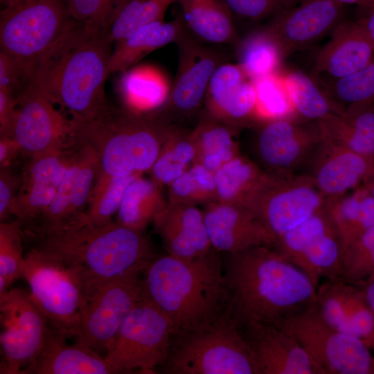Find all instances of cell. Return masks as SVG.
Returning a JSON list of instances; mask_svg holds the SVG:
<instances>
[{
    "instance_id": "obj_46",
    "label": "cell",
    "mask_w": 374,
    "mask_h": 374,
    "mask_svg": "<svg viewBox=\"0 0 374 374\" xmlns=\"http://www.w3.org/2000/svg\"><path fill=\"white\" fill-rule=\"evenodd\" d=\"M20 224L18 220L0 223V295L23 277L24 257Z\"/></svg>"
},
{
    "instance_id": "obj_2",
    "label": "cell",
    "mask_w": 374,
    "mask_h": 374,
    "mask_svg": "<svg viewBox=\"0 0 374 374\" xmlns=\"http://www.w3.org/2000/svg\"><path fill=\"white\" fill-rule=\"evenodd\" d=\"M228 312L235 325L259 321L280 325L312 305L317 287L276 245L226 254Z\"/></svg>"
},
{
    "instance_id": "obj_6",
    "label": "cell",
    "mask_w": 374,
    "mask_h": 374,
    "mask_svg": "<svg viewBox=\"0 0 374 374\" xmlns=\"http://www.w3.org/2000/svg\"><path fill=\"white\" fill-rule=\"evenodd\" d=\"M161 368L169 374H258L228 310L203 328L172 335L168 357Z\"/></svg>"
},
{
    "instance_id": "obj_4",
    "label": "cell",
    "mask_w": 374,
    "mask_h": 374,
    "mask_svg": "<svg viewBox=\"0 0 374 374\" xmlns=\"http://www.w3.org/2000/svg\"><path fill=\"white\" fill-rule=\"evenodd\" d=\"M71 120L72 146L86 144L97 152L100 180L150 171L177 128L157 112L140 114L109 105L92 118Z\"/></svg>"
},
{
    "instance_id": "obj_60",
    "label": "cell",
    "mask_w": 374,
    "mask_h": 374,
    "mask_svg": "<svg viewBox=\"0 0 374 374\" xmlns=\"http://www.w3.org/2000/svg\"><path fill=\"white\" fill-rule=\"evenodd\" d=\"M373 373H374V357H373Z\"/></svg>"
},
{
    "instance_id": "obj_19",
    "label": "cell",
    "mask_w": 374,
    "mask_h": 374,
    "mask_svg": "<svg viewBox=\"0 0 374 374\" xmlns=\"http://www.w3.org/2000/svg\"><path fill=\"white\" fill-rule=\"evenodd\" d=\"M258 374H326L283 326L247 321L237 325Z\"/></svg>"
},
{
    "instance_id": "obj_32",
    "label": "cell",
    "mask_w": 374,
    "mask_h": 374,
    "mask_svg": "<svg viewBox=\"0 0 374 374\" xmlns=\"http://www.w3.org/2000/svg\"><path fill=\"white\" fill-rule=\"evenodd\" d=\"M325 212L344 249L374 225V200L363 185L326 199Z\"/></svg>"
},
{
    "instance_id": "obj_7",
    "label": "cell",
    "mask_w": 374,
    "mask_h": 374,
    "mask_svg": "<svg viewBox=\"0 0 374 374\" xmlns=\"http://www.w3.org/2000/svg\"><path fill=\"white\" fill-rule=\"evenodd\" d=\"M23 277L51 327L66 338L76 337L83 300L81 275L37 248L24 256Z\"/></svg>"
},
{
    "instance_id": "obj_27",
    "label": "cell",
    "mask_w": 374,
    "mask_h": 374,
    "mask_svg": "<svg viewBox=\"0 0 374 374\" xmlns=\"http://www.w3.org/2000/svg\"><path fill=\"white\" fill-rule=\"evenodd\" d=\"M152 222L167 254L193 258L213 249L203 211L197 206L168 203Z\"/></svg>"
},
{
    "instance_id": "obj_50",
    "label": "cell",
    "mask_w": 374,
    "mask_h": 374,
    "mask_svg": "<svg viewBox=\"0 0 374 374\" xmlns=\"http://www.w3.org/2000/svg\"><path fill=\"white\" fill-rule=\"evenodd\" d=\"M20 185V176L12 173L9 168L0 171V220L3 222L11 214V206Z\"/></svg>"
},
{
    "instance_id": "obj_14",
    "label": "cell",
    "mask_w": 374,
    "mask_h": 374,
    "mask_svg": "<svg viewBox=\"0 0 374 374\" xmlns=\"http://www.w3.org/2000/svg\"><path fill=\"white\" fill-rule=\"evenodd\" d=\"M0 310L3 326L1 373L21 374L42 352L48 322L30 294L20 289L0 295Z\"/></svg>"
},
{
    "instance_id": "obj_57",
    "label": "cell",
    "mask_w": 374,
    "mask_h": 374,
    "mask_svg": "<svg viewBox=\"0 0 374 374\" xmlns=\"http://www.w3.org/2000/svg\"><path fill=\"white\" fill-rule=\"evenodd\" d=\"M5 8L12 7L19 3L21 0H0Z\"/></svg>"
},
{
    "instance_id": "obj_30",
    "label": "cell",
    "mask_w": 374,
    "mask_h": 374,
    "mask_svg": "<svg viewBox=\"0 0 374 374\" xmlns=\"http://www.w3.org/2000/svg\"><path fill=\"white\" fill-rule=\"evenodd\" d=\"M317 123L323 141L374 159V103L350 107Z\"/></svg>"
},
{
    "instance_id": "obj_33",
    "label": "cell",
    "mask_w": 374,
    "mask_h": 374,
    "mask_svg": "<svg viewBox=\"0 0 374 374\" xmlns=\"http://www.w3.org/2000/svg\"><path fill=\"white\" fill-rule=\"evenodd\" d=\"M239 130L204 113L189 132L195 150L194 163L214 173L224 163L240 154L237 141Z\"/></svg>"
},
{
    "instance_id": "obj_48",
    "label": "cell",
    "mask_w": 374,
    "mask_h": 374,
    "mask_svg": "<svg viewBox=\"0 0 374 374\" xmlns=\"http://www.w3.org/2000/svg\"><path fill=\"white\" fill-rule=\"evenodd\" d=\"M234 14L251 21L275 16L286 9L283 0H224Z\"/></svg>"
},
{
    "instance_id": "obj_26",
    "label": "cell",
    "mask_w": 374,
    "mask_h": 374,
    "mask_svg": "<svg viewBox=\"0 0 374 374\" xmlns=\"http://www.w3.org/2000/svg\"><path fill=\"white\" fill-rule=\"evenodd\" d=\"M374 167V159L323 141L306 174L326 199L358 187Z\"/></svg>"
},
{
    "instance_id": "obj_44",
    "label": "cell",
    "mask_w": 374,
    "mask_h": 374,
    "mask_svg": "<svg viewBox=\"0 0 374 374\" xmlns=\"http://www.w3.org/2000/svg\"><path fill=\"white\" fill-rule=\"evenodd\" d=\"M341 278L361 286L374 279V225L343 251Z\"/></svg>"
},
{
    "instance_id": "obj_47",
    "label": "cell",
    "mask_w": 374,
    "mask_h": 374,
    "mask_svg": "<svg viewBox=\"0 0 374 374\" xmlns=\"http://www.w3.org/2000/svg\"><path fill=\"white\" fill-rule=\"evenodd\" d=\"M127 0H64L71 17L107 31L121 7Z\"/></svg>"
},
{
    "instance_id": "obj_23",
    "label": "cell",
    "mask_w": 374,
    "mask_h": 374,
    "mask_svg": "<svg viewBox=\"0 0 374 374\" xmlns=\"http://www.w3.org/2000/svg\"><path fill=\"white\" fill-rule=\"evenodd\" d=\"M204 113L238 130L258 123L254 81L238 64L222 63L213 73Z\"/></svg>"
},
{
    "instance_id": "obj_13",
    "label": "cell",
    "mask_w": 374,
    "mask_h": 374,
    "mask_svg": "<svg viewBox=\"0 0 374 374\" xmlns=\"http://www.w3.org/2000/svg\"><path fill=\"white\" fill-rule=\"evenodd\" d=\"M260 123L254 144L257 164L277 176L307 173L323 143L317 123L283 118Z\"/></svg>"
},
{
    "instance_id": "obj_43",
    "label": "cell",
    "mask_w": 374,
    "mask_h": 374,
    "mask_svg": "<svg viewBox=\"0 0 374 374\" xmlns=\"http://www.w3.org/2000/svg\"><path fill=\"white\" fill-rule=\"evenodd\" d=\"M323 89L343 113L355 105L374 103V59L355 73Z\"/></svg>"
},
{
    "instance_id": "obj_17",
    "label": "cell",
    "mask_w": 374,
    "mask_h": 374,
    "mask_svg": "<svg viewBox=\"0 0 374 374\" xmlns=\"http://www.w3.org/2000/svg\"><path fill=\"white\" fill-rule=\"evenodd\" d=\"M70 159L51 204L39 217L44 236L79 224L100 172L97 152L86 144L72 146Z\"/></svg>"
},
{
    "instance_id": "obj_40",
    "label": "cell",
    "mask_w": 374,
    "mask_h": 374,
    "mask_svg": "<svg viewBox=\"0 0 374 374\" xmlns=\"http://www.w3.org/2000/svg\"><path fill=\"white\" fill-rule=\"evenodd\" d=\"M177 1L127 0L107 29L109 39L116 43L145 24L163 20L168 8Z\"/></svg>"
},
{
    "instance_id": "obj_56",
    "label": "cell",
    "mask_w": 374,
    "mask_h": 374,
    "mask_svg": "<svg viewBox=\"0 0 374 374\" xmlns=\"http://www.w3.org/2000/svg\"><path fill=\"white\" fill-rule=\"evenodd\" d=\"M374 6V0H360L357 9L359 16L364 14L368 10Z\"/></svg>"
},
{
    "instance_id": "obj_55",
    "label": "cell",
    "mask_w": 374,
    "mask_h": 374,
    "mask_svg": "<svg viewBox=\"0 0 374 374\" xmlns=\"http://www.w3.org/2000/svg\"><path fill=\"white\" fill-rule=\"evenodd\" d=\"M374 200V167L364 180L362 184Z\"/></svg>"
},
{
    "instance_id": "obj_39",
    "label": "cell",
    "mask_w": 374,
    "mask_h": 374,
    "mask_svg": "<svg viewBox=\"0 0 374 374\" xmlns=\"http://www.w3.org/2000/svg\"><path fill=\"white\" fill-rule=\"evenodd\" d=\"M195 159L194 144L187 132L177 127L165 143L150 172L161 186H168L190 166Z\"/></svg>"
},
{
    "instance_id": "obj_9",
    "label": "cell",
    "mask_w": 374,
    "mask_h": 374,
    "mask_svg": "<svg viewBox=\"0 0 374 374\" xmlns=\"http://www.w3.org/2000/svg\"><path fill=\"white\" fill-rule=\"evenodd\" d=\"M71 19L64 0H21L1 12V50L19 61L30 82L36 63Z\"/></svg>"
},
{
    "instance_id": "obj_45",
    "label": "cell",
    "mask_w": 374,
    "mask_h": 374,
    "mask_svg": "<svg viewBox=\"0 0 374 374\" xmlns=\"http://www.w3.org/2000/svg\"><path fill=\"white\" fill-rule=\"evenodd\" d=\"M253 81L257 93L258 123L296 118L279 71Z\"/></svg>"
},
{
    "instance_id": "obj_22",
    "label": "cell",
    "mask_w": 374,
    "mask_h": 374,
    "mask_svg": "<svg viewBox=\"0 0 374 374\" xmlns=\"http://www.w3.org/2000/svg\"><path fill=\"white\" fill-rule=\"evenodd\" d=\"M204 222L212 247L233 254L262 245H276L277 238L244 206L213 202L204 205Z\"/></svg>"
},
{
    "instance_id": "obj_21",
    "label": "cell",
    "mask_w": 374,
    "mask_h": 374,
    "mask_svg": "<svg viewBox=\"0 0 374 374\" xmlns=\"http://www.w3.org/2000/svg\"><path fill=\"white\" fill-rule=\"evenodd\" d=\"M344 6L334 0H303L276 15L265 28L287 57L332 31L343 21Z\"/></svg>"
},
{
    "instance_id": "obj_58",
    "label": "cell",
    "mask_w": 374,
    "mask_h": 374,
    "mask_svg": "<svg viewBox=\"0 0 374 374\" xmlns=\"http://www.w3.org/2000/svg\"><path fill=\"white\" fill-rule=\"evenodd\" d=\"M341 5H359L360 0H334Z\"/></svg>"
},
{
    "instance_id": "obj_42",
    "label": "cell",
    "mask_w": 374,
    "mask_h": 374,
    "mask_svg": "<svg viewBox=\"0 0 374 374\" xmlns=\"http://www.w3.org/2000/svg\"><path fill=\"white\" fill-rule=\"evenodd\" d=\"M140 175L134 174L97 179L84 215L76 226L101 224L111 220L119 208L127 187Z\"/></svg>"
},
{
    "instance_id": "obj_16",
    "label": "cell",
    "mask_w": 374,
    "mask_h": 374,
    "mask_svg": "<svg viewBox=\"0 0 374 374\" xmlns=\"http://www.w3.org/2000/svg\"><path fill=\"white\" fill-rule=\"evenodd\" d=\"M72 123L30 84L17 96V112L8 136L29 157L71 148Z\"/></svg>"
},
{
    "instance_id": "obj_11",
    "label": "cell",
    "mask_w": 374,
    "mask_h": 374,
    "mask_svg": "<svg viewBox=\"0 0 374 374\" xmlns=\"http://www.w3.org/2000/svg\"><path fill=\"white\" fill-rule=\"evenodd\" d=\"M326 374H373L371 349L360 339L329 326L314 303L281 324Z\"/></svg>"
},
{
    "instance_id": "obj_51",
    "label": "cell",
    "mask_w": 374,
    "mask_h": 374,
    "mask_svg": "<svg viewBox=\"0 0 374 374\" xmlns=\"http://www.w3.org/2000/svg\"><path fill=\"white\" fill-rule=\"evenodd\" d=\"M17 96L0 89V136H9L17 112Z\"/></svg>"
},
{
    "instance_id": "obj_35",
    "label": "cell",
    "mask_w": 374,
    "mask_h": 374,
    "mask_svg": "<svg viewBox=\"0 0 374 374\" xmlns=\"http://www.w3.org/2000/svg\"><path fill=\"white\" fill-rule=\"evenodd\" d=\"M280 73L298 119L318 123L344 114L315 79L300 70Z\"/></svg>"
},
{
    "instance_id": "obj_49",
    "label": "cell",
    "mask_w": 374,
    "mask_h": 374,
    "mask_svg": "<svg viewBox=\"0 0 374 374\" xmlns=\"http://www.w3.org/2000/svg\"><path fill=\"white\" fill-rule=\"evenodd\" d=\"M28 74L19 61L3 51H0V89L18 96L28 85Z\"/></svg>"
},
{
    "instance_id": "obj_28",
    "label": "cell",
    "mask_w": 374,
    "mask_h": 374,
    "mask_svg": "<svg viewBox=\"0 0 374 374\" xmlns=\"http://www.w3.org/2000/svg\"><path fill=\"white\" fill-rule=\"evenodd\" d=\"M66 339L53 328H49L42 352L21 374L118 373L96 350L78 342L69 344Z\"/></svg>"
},
{
    "instance_id": "obj_8",
    "label": "cell",
    "mask_w": 374,
    "mask_h": 374,
    "mask_svg": "<svg viewBox=\"0 0 374 374\" xmlns=\"http://www.w3.org/2000/svg\"><path fill=\"white\" fill-rule=\"evenodd\" d=\"M174 333L169 319L143 297L123 321L104 357L118 373H154L166 362Z\"/></svg>"
},
{
    "instance_id": "obj_54",
    "label": "cell",
    "mask_w": 374,
    "mask_h": 374,
    "mask_svg": "<svg viewBox=\"0 0 374 374\" xmlns=\"http://www.w3.org/2000/svg\"><path fill=\"white\" fill-rule=\"evenodd\" d=\"M362 287L366 301L374 315V279Z\"/></svg>"
},
{
    "instance_id": "obj_24",
    "label": "cell",
    "mask_w": 374,
    "mask_h": 374,
    "mask_svg": "<svg viewBox=\"0 0 374 374\" xmlns=\"http://www.w3.org/2000/svg\"><path fill=\"white\" fill-rule=\"evenodd\" d=\"M71 150L30 157L20 176L11 214L21 223L40 217L53 200L69 162Z\"/></svg>"
},
{
    "instance_id": "obj_38",
    "label": "cell",
    "mask_w": 374,
    "mask_h": 374,
    "mask_svg": "<svg viewBox=\"0 0 374 374\" xmlns=\"http://www.w3.org/2000/svg\"><path fill=\"white\" fill-rule=\"evenodd\" d=\"M238 64L252 80L278 72L286 57L278 41L265 27L238 42Z\"/></svg>"
},
{
    "instance_id": "obj_34",
    "label": "cell",
    "mask_w": 374,
    "mask_h": 374,
    "mask_svg": "<svg viewBox=\"0 0 374 374\" xmlns=\"http://www.w3.org/2000/svg\"><path fill=\"white\" fill-rule=\"evenodd\" d=\"M118 87L125 108L140 114H150L161 109L171 89L163 73L148 66L123 71Z\"/></svg>"
},
{
    "instance_id": "obj_12",
    "label": "cell",
    "mask_w": 374,
    "mask_h": 374,
    "mask_svg": "<svg viewBox=\"0 0 374 374\" xmlns=\"http://www.w3.org/2000/svg\"><path fill=\"white\" fill-rule=\"evenodd\" d=\"M326 202L308 174L277 176L265 172L244 206L278 238L323 209Z\"/></svg>"
},
{
    "instance_id": "obj_18",
    "label": "cell",
    "mask_w": 374,
    "mask_h": 374,
    "mask_svg": "<svg viewBox=\"0 0 374 374\" xmlns=\"http://www.w3.org/2000/svg\"><path fill=\"white\" fill-rule=\"evenodd\" d=\"M179 49L177 71L168 99L157 112L167 120L169 115L189 117L205 102L208 87L222 57L204 46L186 30L176 42Z\"/></svg>"
},
{
    "instance_id": "obj_15",
    "label": "cell",
    "mask_w": 374,
    "mask_h": 374,
    "mask_svg": "<svg viewBox=\"0 0 374 374\" xmlns=\"http://www.w3.org/2000/svg\"><path fill=\"white\" fill-rule=\"evenodd\" d=\"M276 246L317 288L322 278L341 277V246L324 207L278 237Z\"/></svg>"
},
{
    "instance_id": "obj_5",
    "label": "cell",
    "mask_w": 374,
    "mask_h": 374,
    "mask_svg": "<svg viewBox=\"0 0 374 374\" xmlns=\"http://www.w3.org/2000/svg\"><path fill=\"white\" fill-rule=\"evenodd\" d=\"M39 249L75 269L84 282L143 272L157 256L142 231L112 220L49 234L44 236Z\"/></svg>"
},
{
    "instance_id": "obj_31",
    "label": "cell",
    "mask_w": 374,
    "mask_h": 374,
    "mask_svg": "<svg viewBox=\"0 0 374 374\" xmlns=\"http://www.w3.org/2000/svg\"><path fill=\"white\" fill-rule=\"evenodd\" d=\"M184 25L202 42L213 44L240 41L233 14L224 0H177Z\"/></svg>"
},
{
    "instance_id": "obj_59",
    "label": "cell",
    "mask_w": 374,
    "mask_h": 374,
    "mask_svg": "<svg viewBox=\"0 0 374 374\" xmlns=\"http://www.w3.org/2000/svg\"><path fill=\"white\" fill-rule=\"evenodd\" d=\"M286 8L295 6L297 2H301L303 0H283Z\"/></svg>"
},
{
    "instance_id": "obj_1",
    "label": "cell",
    "mask_w": 374,
    "mask_h": 374,
    "mask_svg": "<svg viewBox=\"0 0 374 374\" xmlns=\"http://www.w3.org/2000/svg\"><path fill=\"white\" fill-rule=\"evenodd\" d=\"M112 42L107 32L71 19L36 63L28 84L72 120L95 117L108 107L105 82Z\"/></svg>"
},
{
    "instance_id": "obj_29",
    "label": "cell",
    "mask_w": 374,
    "mask_h": 374,
    "mask_svg": "<svg viewBox=\"0 0 374 374\" xmlns=\"http://www.w3.org/2000/svg\"><path fill=\"white\" fill-rule=\"evenodd\" d=\"M181 19L149 23L116 42L109 60V73L123 72L151 52L176 42L186 30Z\"/></svg>"
},
{
    "instance_id": "obj_3",
    "label": "cell",
    "mask_w": 374,
    "mask_h": 374,
    "mask_svg": "<svg viewBox=\"0 0 374 374\" xmlns=\"http://www.w3.org/2000/svg\"><path fill=\"white\" fill-rule=\"evenodd\" d=\"M219 253L213 248L193 258L157 256L143 271V297L169 319L174 335L203 328L227 312Z\"/></svg>"
},
{
    "instance_id": "obj_53",
    "label": "cell",
    "mask_w": 374,
    "mask_h": 374,
    "mask_svg": "<svg viewBox=\"0 0 374 374\" xmlns=\"http://www.w3.org/2000/svg\"><path fill=\"white\" fill-rule=\"evenodd\" d=\"M357 21L362 26L374 46V6L359 16Z\"/></svg>"
},
{
    "instance_id": "obj_41",
    "label": "cell",
    "mask_w": 374,
    "mask_h": 374,
    "mask_svg": "<svg viewBox=\"0 0 374 374\" xmlns=\"http://www.w3.org/2000/svg\"><path fill=\"white\" fill-rule=\"evenodd\" d=\"M168 203L173 204H208L217 202L213 172L194 163L168 185Z\"/></svg>"
},
{
    "instance_id": "obj_36",
    "label": "cell",
    "mask_w": 374,
    "mask_h": 374,
    "mask_svg": "<svg viewBox=\"0 0 374 374\" xmlns=\"http://www.w3.org/2000/svg\"><path fill=\"white\" fill-rule=\"evenodd\" d=\"M161 186L141 175L127 187L116 212V222L135 231H142L166 206Z\"/></svg>"
},
{
    "instance_id": "obj_52",
    "label": "cell",
    "mask_w": 374,
    "mask_h": 374,
    "mask_svg": "<svg viewBox=\"0 0 374 374\" xmlns=\"http://www.w3.org/2000/svg\"><path fill=\"white\" fill-rule=\"evenodd\" d=\"M21 152L18 143L10 136H0V167L9 168L12 161Z\"/></svg>"
},
{
    "instance_id": "obj_20",
    "label": "cell",
    "mask_w": 374,
    "mask_h": 374,
    "mask_svg": "<svg viewBox=\"0 0 374 374\" xmlns=\"http://www.w3.org/2000/svg\"><path fill=\"white\" fill-rule=\"evenodd\" d=\"M314 305L329 326L374 350V315L361 285L341 277L326 280L317 287Z\"/></svg>"
},
{
    "instance_id": "obj_25",
    "label": "cell",
    "mask_w": 374,
    "mask_h": 374,
    "mask_svg": "<svg viewBox=\"0 0 374 374\" xmlns=\"http://www.w3.org/2000/svg\"><path fill=\"white\" fill-rule=\"evenodd\" d=\"M374 59V46L357 21H341L317 54L314 72L323 86L350 75Z\"/></svg>"
},
{
    "instance_id": "obj_37",
    "label": "cell",
    "mask_w": 374,
    "mask_h": 374,
    "mask_svg": "<svg viewBox=\"0 0 374 374\" xmlns=\"http://www.w3.org/2000/svg\"><path fill=\"white\" fill-rule=\"evenodd\" d=\"M265 174L256 161L235 157L213 173L217 202L244 206Z\"/></svg>"
},
{
    "instance_id": "obj_10",
    "label": "cell",
    "mask_w": 374,
    "mask_h": 374,
    "mask_svg": "<svg viewBox=\"0 0 374 374\" xmlns=\"http://www.w3.org/2000/svg\"><path fill=\"white\" fill-rule=\"evenodd\" d=\"M141 274L84 282L77 342L98 353L106 351L127 315L143 298Z\"/></svg>"
}]
</instances>
